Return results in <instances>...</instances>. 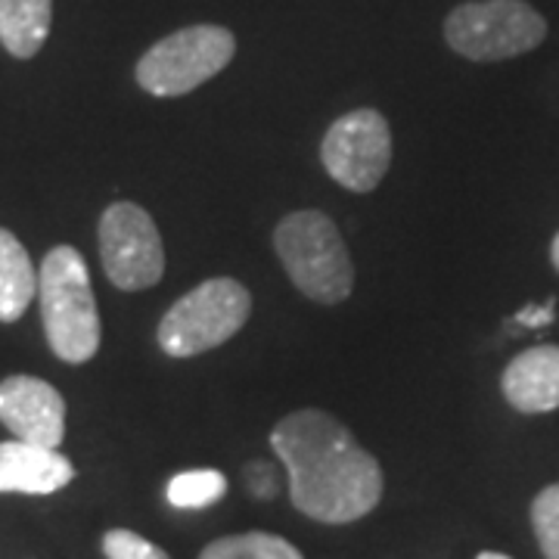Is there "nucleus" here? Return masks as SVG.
Segmentation results:
<instances>
[{"instance_id":"nucleus-15","label":"nucleus","mask_w":559,"mask_h":559,"mask_svg":"<svg viewBox=\"0 0 559 559\" xmlns=\"http://www.w3.org/2000/svg\"><path fill=\"white\" fill-rule=\"evenodd\" d=\"M227 495V479L218 469H187L168 481L165 498L178 510H202Z\"/></svg>"},{"instance_id":"nucleus-3","label":"nucleus","mask_w":559,"mask_h":559,"mask_svg":"<svg viewBox=\"0 0 559 559\" xmlns=\"http://www.w3.org/2000/svg\"><path fill=\"white\" fill-rule=\"evenodd\" d=\"M274 249L301 296L320 305H340L352 296L355 264L330 215L318 209L289 212L274 230Z\"/></svg>"},{"instance_id":"nucleus-13","label":"nucleus","mask_w":559,"mask_h":559,"mask_svg":"<svg viewBox=\"0 0 559 559\" xmlns=\"http://www.w3.org/2000/svg\"><path fill=\"white\" fill-rule=\"evenodd\" d=\"M53 0H0V44L10 57L32 60L47 44Z\"/></svg>"},{"instance_id":"nucleus-8","label":"nucleus","mask_w":559,"mask_h":559,"mask_svg":"<svg viewBox=\"0 0 559 559\" xmlns=\"http://www.w3.org/2000/svg\"><path fill=\"white\" fill-rule=\"evenodd\" d=\"M326 175L352 193L380 187L392 165V128L377 109H355L330 124L320 143Z\"/></svg>"},{"instance_id":"nucleus-21","label":"nucleus","mask_w":559,"mask_h":559,"mask_svg":"<svg viewBox=\"0 0 559 559\" xmlns=\"http://www.w3.org/2000/svg\"><path fill=\"white\" fill-rule=\"evenodd\" d=\"M476 559H510V557H503V554H495V550H485V554H479Z\"/></svg>"},{"instance_id":"nucleus-20","label":"nucleus","mask_w":559,"mask_h":559,"mask_svg":"<svg viewBox=\"0 0 559 559\" xmlns=\"http://www.w3.org/2000/svg\"><path fill=\"white\" fill-rule=\"evenodd\" d=\"M550 259H554V267L559 271V234L554 237V246H550Z\"/></svg>"},{"instance_id":"nucleus-2","label":"nucleus","mask_w":559,"mask_h":559,"mask_svg":"<svg viewBox=\"0 0 559 559\" xmlns=\"http://www.w3.org/2000/svg\"><path fill=\"white\" fill-rule=\"evenodd\" d=\"M44 333L53 355L66 364H87L100 352V311L87 261L75 246H53L38 271Z\"/></svg>"},{"instance_id":"nucleus-18","label":"nucleus","mask_w":559,"mask_h":559,"mask_svg":"<svg viewBox=\"0 0 559 559\" xmlns=\"http://www.w3.org/2000/svg\"><path fill=\"white\" fill-rule=\"evenodd\" d=\"M246 485H249L252 498L259 500H274L280 495L277 469H274L271 463H264V460L249 463V469H246Z\"/></svg>"},{"instance_id":"nucleus-17","label":"nucleus","mask_w":559,"mask_h":559,"mask_svg":"<svg viewBox=\"0 0 559 559\" xmlns=\"http://www.w3.org/2000/svg\"><path fill=\"white\" fill-rule=\"evenodd\" d=\"M103 554L106 559H171L153 540H146L138 532L128 528H112L103 535Z\"/></svg>"},{"instance_id":"nucleus-6","label":"nucleus","mask_w":559,"mask_h":559,"mask_svg":"<svg viewBox=\"0 0 559 559\" xmlns=\"http://www.w3.org/2000/svg\"><path fill=\"white\" fill-rule=\"evenodd\" d=\"M237 38L224 25H187L156 40L138 60V84L153 97H183L224 72Z\"/></svg>"},{"instance_id":"nucleus-4","label":"nucleus","mask_w":559,"mask_h":559,"mask_svg":"<svg viewBox=\"0 0 559 559\" xmlns=\"http://www.w3.org/2000/svg\"><path fill=\"white\" fill-rule=\"evenodd\" d=\"M252 314V296L234 277H212L180 296L159 320V348L168 358H197L234 340Z\"/></svg>"},{"instance_id":"nucleus-16","label":"nucleus","mask_w":559,"mask_h":559,"mask_svg":"<svg viewBox=\"0 0 559 559\" xmlns=\"http://www.w3.org/2000/svg\"><path fill=\"white\" fill-rule=\"evenodd\" d=\"M532 528L540 554L559 559V485H547L532 503Z\"/></svg>"},{"instance_id":"nucleus-12","label":"nucleus","mask_w":559,"mask_h":559,"mask_svg":"<svg viewBox=\"0 0 559 559\" xmlns=\"http://www.w3.org/2000/svg\"><path fill=\"white\" fill-rule=\"evenodd\" d=\"M38 296V271L20 237L0 227V323H16Z\"/></svg>"},{"instance_id":"nucleus-5","label":"nucleus","mask_w":559,"mask_h":559,"mask_svg":"<svg viewBox=\"0 0 559 559\" xmlns=\"http://www.w3.org/2000/svg\"><path fill=\"white\" fill-rule=\"evenodd\" d=\"M547 38V22L525 0H469L444 20L448 47L473 62H500L535 50Z\"/></svg>"},{"instance_id":"nucleus-10","label":"nucleus","mask_w":559,"mask_h":559,"mask_svg":"<svg viewBox=\"0 0 559 559\" xmlns=\"http://www.w3.org/2000/svg\"><path fill=\"white\" fill-rule=\"evenodd\" d=\"M72 479L75 466L57 448L0 441V495H53Z\"/></svg>"},{"instance_id":"nucleus-11","label":"nucleus","mask_w":559,"mask_h":559,"mask_svg":"<svg viewBox=\"0 0 559 559\" xmlns=\"http://www.w3.org/2000/svg\"><path fill=\"white\" fill-rule=\"evenodd\" d=\"M503 399L520 414H550L559 407V345H535L507 364Z\"/></svg>"},{"instance_id":"nucleus-14","label":"nucleus","mask_w":559,"mask_h":559,"mask_svg":"<svg viewBox=\"0 0 559 559\" xmlns=\"http://www.w3.org/2000/svg\"><path fill=\"white\" fill-rule=\"evenodd\" d=\"M200 559H305L280 535L271 532H246V535H227V538L212 540Z\"/></svg>"},{"instance_id":"nucleus-9","label":"nucleus","mask_w":559,"mask_h":559,"mask_svg":"<svg viewBox=\"0 0 559 559\" xmlns=\"http://www.w3.org/2000/svg\"><path fill=\"white\" fill-rule=\"evenodd\" d=\"M0 423L28 444L60 448L66 439V401L38 377H7L0 382Z\"/></svg>"},{"instance_id":"nucleus-1","label":"nucleus","mask_w":559,"mask_h":559,"mask_svg":"<svg viewBox=\"0 0 559 559\" xmlns=\"http://www.w3.org/2000/svg\"><path fill=\"white\" fill-rule=\"evenodd\" d=\"M271 448L289 476V500L308 520L348 525L382 500V469L333 414L301 407L280 419Z\"/></svg>"},{"instance_id":"nucleus-19","label":"nucleus","mask_w":559,"mask_h":559,"mask_svg":"<svg viewBox=\"0 0 559 559\" xmlns=\"http://www.w3.org/2000/svg\"><path fill=\"white\" fill-rule=\"evenodd\" d=\"M554 305H557L554 299L547 301V305H538V308L532 305V308H525V311L516 314V323H520V326H544V323L554 320Z\"/></svg>"},{"instance_id":"nucleus-7","label":"nucleus","mask_w":559,"mask_h":559,"mask_svg":"<svg viewBox=\"0 0 559 559\" xmlns=\"http://www.w3.org/2000/svg\"><path fill=\"white\" fill-rule=\"evenodd\" d=\"M97 240L106 277L124 293L150 289L165 274V246L159 227L138 202H112L103 212Z\"/></svg>"}]
</instances>
